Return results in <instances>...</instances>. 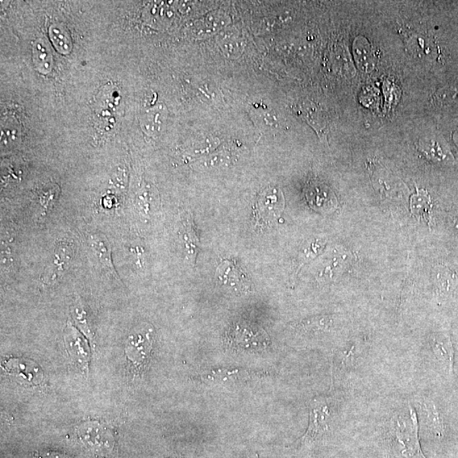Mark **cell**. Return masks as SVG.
I'll list each match as a JSON object with an SVG mask.
<instances>
[{"instance_id":"cell-1","label":"cell","mask_w":458,"mask_h":458,"mask_svg":"<svg viewBox=\"0 0 458 458\" xmlns=\"http://www.w3.org/2000/svg\"><path fill=\"white\" fill-rule=\"evenodd\" d=\"M388 438L397 458H426L419 439V421L411 404L395 411L388 422Z\"/></svg>"},{"instance_id":"cell-2","label":"cell","mask_w":458,"mask_h":458,"mask_svg":"<svg viewBox=\"0 0 458 458\" xmlns=\"http://www.w3.org/2000/svg\"><path fill=\"white\" fill-rule=\"evenodd\" d=\"M334 409L326 397H315L310 403L309 424L301 439L302 445H311L330 432L334 421Z\"/></svg>"},{"instance_id":"cell-3","label":"cell","mask_w":458,"mask_h":458,"mask_svg":"<svg viewBox=\"0 0 458 458\" xmlns=\"http://www.w3.org/2000/svg\"><path fill=\"white\" fill-rule=\"evenodd\" d=\"M284 194L276 187L265 189L257 199L254 207V223L256 228H269L276 224L284 212Z\"/></svg>"},{"instance_id":"cell-4","label":"cell","mask_w":458,"mask_h":458,"mask_svg":"<svg viewBox=\"0 0 458 458\" xmlns=\"http://www.w3.org/2000/svg\"><path fill=\"white\" fill-rule=\"evenodd\" d=\"M154 342V328L144 323L135 328L128 336L125 353L131 364L140 368L147 362Z\"/></svg>"},{"instance_id":"cell-5","label":"cell","mask_w":458,"mask_h":458,"mask_svg":"<svg viewBox=\"0 0 458 458\" xmlns=\"http://www.w3.org/2000/svg\"><path fill=\"white\" fill-rule=\"evenodd\" d=\"M372 185L378 193L387 198H399L405 192V183L397 175L376 161L368 162Z\"/></svg>"},{"instance_id":"cell-6","label":"cell","mask_w":458,"mask_h":458,"mask_svg":"<svg viewBox=\"0 0 458 458\" xmlns=\"http://www.w3.org/2000/svg\"><path fill=\"white\" fill-rule=\"evenodd\" d=\"M120 90L116 87L108 85L99 94L97 114L99 123L106 130L113 128L116 118L119 116L120 106Z\"/></svg>"},{"instance_id":"cell-7","label":"cell","mask_w":458,"mask_h":458,"mask_svg":"<svg viewBox=\"0 0 458 458\" xmlns=\"http://www.w3.org/2000/svg\"><path fill=\"white\" fill-rule=\"evenodd\" d=\"M64 342L70 359L79 366L82 371L87 372L89 361V348L87 341L72 323H68L65 328Z\"/></svg>"},{"instance_id":"cell-8","label":"cell","mask_w":458,"mask_h":458,"mask_svg":"<svg viewBox=\"0 0 458 458\" xmlns=\"http://www.w3.org/2000/svg\"><path fill=\"white\" fill-rule=\"evenodd\" d=\"M216 277L223 285L235 292L245 294L252 290L251 281L235 261L225 260L221 262L216 270Z\"/></svg>"},{"instance_id":"cell-9","label":"cell","mask_w":458,"mask_h":458,"mask_svg":"<svg viewBox=\"0 0 458 458\" xmlns=\"http://www.w3.org/2000/svg\"><path fill=\"white\" fill-rule=\"evenodd\" d=\"M418 407L419 411H417V414L419 423L422 422L435 438H443L445 435L444 419L435 402L432 399L423 398L418 402Z\"/></svg>"},{"instance_id":"cell-10","label":"cell","mask_w":458,"mask_h":458,"mask_svg":"<svg viewBox=\"0 0 458 458\" xmlns=\"http://www.w3.org/2000/svg\"><path fill=\"white\" fill-rule=\"evenodd\" d=\"M431 352L436 364L447 376H452L454 366V349L450 337L445 335H434L431 337Z\"/></svg>"},{"instance_id":"cell-11","label":"cell","mask_w":458,"mask_h":458,"mask_svg":"<svg viewBox=\"0 0 458 458\" xmlns=\"http://www.w3.org/2000/svg\"><path fill=\"white\" fill-rule=\"evenodd\" d=\"M73 256V247L72 244L66 242V241H61L58 244L51 264L49 266V268L46 271L44 280L47 283H54L63 276L66 271L68 268V266L72 262Z\"/></svg>"},{"instance_id":"cell-12","label":"cell","mask_w":458,"mask_h":458,"mask_svg":"<svg viewBox=\"0 0 458 458\" xmlns=\"http://www.w3.org/2000/svg\"><path fill=\"white\" fill-rule=\"evenodd\" d=\"M295 111L318 132L320 139H326L328 123L323 112L314 102L303 101L295 106Z\"/></svg>"},{"instance_id":"cell-13","label":"cell","mask_w":458,"mask_h":458,"mask_svg":"<svg viewBox=\"0 0 458 458\" xmlns=\"http://www.w3.org/2000/svg\"><path fill=\"white\" fill-rule=\"evenodd\" d=\"M89 247L94 256L97 258L99 264L106 271L110 276L118 278L113 261L111 257V248L106 238L99 235H90L89 240Z\"/></svg>"},{"instance_id":"cell-14","label":"cell","mask_w":458,"mask_h":458,"mask_svg":"<svg viewBox=\"0 0 458 458\" xmlns=\"http://www.w3.org/2000/svg\"><path fill=\"white\" fill-rule=\"evenodd\" d=\"M257 373L247 371L242 369H220L201 376V380L207 385H221L224 383H233L249 380Z\"/></svg>"},{"instance_id":"cell-15","label":"cell","mask_w":458,"mask_h":458,"mask_svg":"<svg viewBox=\"0 0 458 458\" xmlns=\"http://www.w3.org/2000/svg\"><path fill=\"white\" fill-rule=\"evenodd\" d=\"M80 433L85 442L93 448H104L111 447L112 437L107 428L101 426L99 423H89L83 424Z\"/></svg>"},{"instance_id":"cell-16","label":"cell","mask_w":458,"mask_h":458,"mask_svg":"<svg viewBox=\"0 0 458 458\" xmlns=\"http://www.w3.org/2000/svg\"><path fill=\"white\" fill-rule=\"evenodd\" d=\"M416 194H412L410 198V211L414 218L421 222L431 223V211L433 203L431 195L428 191L423 189L416 188Z\"/></svg>"},{"instance_id":"cell-17","label":"cell","mask_w":458,"mask_h":458,"mask_svg":"<svg viewBox=\"0 0 458 458\" xmlns=\"http://www.w3.org/2000/svg\"><path fill=\"white\" fill-rule=\"evenodd\" d=\"M354 56L358 68L364 73H369L376 66L373 49L364 37H357L353 44Z\"/></svg>"},{"instance_id":"cell-18","label":"cell","mask_w":458,"mask_h":458,"mask_svg":"<svg viewBox=\"0 0 458 458\" xmlns=\"http://www.w3.org/2000/svg\"><path fill=\"white\" fill-rule=\"evenodd\" d=\"M182 240L185 244L186 259L189 264L194 265L199 252V240L195 229L192 216L189 215L182 223Z\"/></svg>"},{"instance_id":"cell-19","label":"cell","mask_w":458,"mask_h":458,"mask_svg":"<svg viewBox=\"0 0 458 458\" xmlns=\"http://www.w3.org/2000/svg\"><path fill=\"white\" fill-rule=\"evenodd\" d=\"M307 197L311 206L316 207H332L336 206L337 199L328 187L319 183L311 185L307 190Z\"/></svg>"},{"instance_id":"cell-20","label":"cell","mask_w":458,"mask_h":458,"mask_svg":"<svg viewBox=\"0 0 458 458\" xmlns=\"http://www.w3.org/2000/svg\"><path fill=\"white\" fill-rule=\"evenodd\" d=\"M33 61L40 73L47 74L53 68V57L51 49L45 42L37 40L32 46Z\"/></svg>"},{"instance_id":"cell-21","label":"cell","mask_w":458,"mask_h":458,"mask_svg":"<svg viewBox=\"0 0 458 458\" xmlns=\"http://www.w3.org/2000/svg\"><path fill=\"white\" fill-rule=\"evenodd\" d=\"M49 35L57 51L61 54H69L73 48L72 40L68 30L61 24H53L49 27Z\"/></svg>"},{"instance_id":"cell-22","label":"cell","mask_w":458,"mask_h":458,"mask_svg":"<svg viewBox=\"0 0 458 458\" xmlns=\"http://www.w3.org/2000/svg\"><path fill=\"white\" fill-rule=\"evenodd\" d=\"M419 151L428 160L442 162L449 160V154L435 140H420L418 144Z\"/></svg>"},{"instance_id":"cell-23","label":"cell","mask_w":458,"mask_h":458,"mask_svg":"<svg viewBox=\"0 0 458 458\" xmlns=\"http://www.w3.org/2000/svg\"><path fill=\"white\" fill-rule=\"evenodd\" d=\"M70 312H72L73 318L75 323H77L79 330L87 336V338L93 340V330H92L89 316H87V312L85 307H83L80 302H78L74 304Z\"/></svg>"},{"instance_id":"cell-24","label":"cell","mask_w":458,"mask_h":458,"mask_svg":"<svg viewBox=\"0 0 458 458\" xmlns=\"http://www.w3.org/2000/svg\"><path fill=\"white\" fill-rule=\"evenodd\" d=\"M323 248H324V244L323 241H314L312 242L309 247L304 249L301 255H299L298 259V264L297 269L293 275V278H297V275L299 273V271L302 269V266L307 264L308 261L314 259L318 254L322 252Z\"/></svg>"},{"instance_id":"cell-25","label":"cell","mask_w":458,"mask_h":458,"mask_svg":"<svg viewBox=\"0 0 458 458\" xmlns=\"http://www.w3.org/2000/svg\"><path fill=\"white\" fill-rule=\"evenodd\" d=\"M435 101L439 105H450L458 102V83L440 89L435 95Z\"/></svg>"},{"instance_id":"cell-26","label":"cell","mask_w":458,"mask_h":458,"mask_svg":"<svg viewBox=\"0 0 458 458\" xmlns=\"http://www.w3.org/2000/svg\"><path fill=\"white\" fill-rule=\"evenodd\" d=\"M1 132L2 144L4 143L5 145L16 144L20 139V128L18 123H15L12 120L10 123H2Z\"/></svg>"},{"instance_id":"cell-27","label":"cell","mask_w":458,"mask_h":458,"mask_svg":"<svg viewBox=\"0 0 458 458\" xmlns=\"http://www.w3.org/2000/svg\"><path fill=\"white\" fill-rule=\"evenodd\" d=\"M152 194L153 189L151 187H144L137 194V202L145 215H149V211L151 210Z\"/></svg>"},{"instance_id":"cell-28","label":"cell","mask_w":458,"mask_h":458,"mask_svg":"<svg viewBox=\"0 0 458 458\" xmlns=\"http://www.w3.org/2000/svg\"><path fill=\"white\" fill-rule=\"evenodd\" d=\"M32 458H70L64 453L57 452H39L33 454Z\"/></svg>"},{"instance_id":"cell-29","label":"cell","mask_w":458,"mask_h":458,"mask_svg":"<svg viewBox=\"0 0 458 458\" xmlns=\"http://www.w3.org/2000/svg\"><path fill=\"white\" fill-rule=\"evenodd\" d=\"M453 140L458 147V130L453 133Z\"/></svg>"},{"instance_id":"cell-30","label":"cell","mask_w":458,"mask_h":458,"mask_svg":"<svg viewBox=\"0 0 458 458\" xmlns=\"http://www.w3.org/2000/svg\"><path fill=\"white\" fill-rule=\"evenodd\" d=\"M247 458H257V456H254V457H247Z\"/></svg>"}]
</instances>
